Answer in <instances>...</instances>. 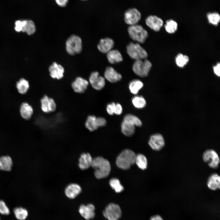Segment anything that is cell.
<instances>
[{"label": "cell", "instance_id": "3", "mask_svg": "<svg viewBox=\"0 0 220 220\" xmlns=\"http://www.w3.org/2000/svg\"><path fill=\"white\" fill-rule=\"evenodd\" d=\"M136 156L135 153L131 150L128 149L124 150L117 157L116 164L120 169H128L135 163Z\"/></svg>", "mask_w": 220, "mask_h": 220}, {"label": "cell", "instance_id": "43", "mask_svg": "<svg viewBox=\"0 0 220 220\" xmlns=\"http://www.w3.org/2000/svg\"><path fill=\"white\" fill-rule=\"evenodd\" d=\"M150 220H164L162 217L160 215H156L152 216Z\"/></svg>", "mask_w": 220, "mask_h": 220}, {"label": "cell", "instance_id": "40", "mask_svg": "<svg viewBox=\"0 0 220 220\" xmlns=\"http://www.w3.org/2000/svg\"><path fill=\"white\" fill-rule=\"evenodd\" d=\"M123 111L122 107L121 105L119 103L116 104L114 113L117 115H120Z\"/></svg>", "mask_w": 220, "mask_h": 220}, {"label": "cell", "instance_id": "41", "mask_svg": "<svg viewBox=\"0 0 220 220\" xmlns=\"http://www.w3.org/2000/svg\"><path fill=\"white\" fill-rule=\"evenodd\" d=\"M220 64L219 63H218L216 66L213 67V70L215 74L219 77L220 75Z\"/></svg>", "mask_w": 220, "mask_h": 220}, {"label": "cell", "instance_id": "42", "mask_svg": "<svg viewBox=\"0 0 220 220\" xmlns=\"http://www.w3.org/2000/svg\"><path fill=\"white\" fill-rule=\"evenodd\" d=\"M68 0H55L57 4L61 7H64L66 6Z\"/></svg>", "mask_w": 220, "mask_h": 220}, {"label": "cell", "instance_id": "39", "mask_svg": "<svg viewBox=\"0 0 220 220\" xmlns=\"http://www.w3.org/2000/svg\"><path fill=\"white\" fill-rule=\"evenodd\" d=\"M15 30L18 32L21 31L23 27L22 20L16 21L15 22Z\"/></svg>", "mask_w": 220, "mask_h": 220}, {"label": "cell", "instance_id": "26", "mask_svg": "<svg viewBox=\"0 0 220 220\" xmlns=\"http://www.w3.org/2000/svg\"><path fill=\"white\" fill-rule=\"evenodd\" d=\"M108 62L111 64H114L121 62L123 58L119 52L116 50H112L107 54Z\"/></svg>", "mask_w": 220, "mask_h": 220}, {"label": "cell", "instance_id": "34", "mask_svg": "<svg viewBox=\"0 0 220 220\" xmlns=\"http://www.w3.org/2000/svg\"><path fill=\"white\" fill-rule=\"evenodd\" d=\"M109 184L115 191L117 193L122 192L124 190V188L121 184L118 179L116 178H112L109 181Z\"/></svg>", "mask_w": 220, "mask_h": 220}, {"label": "cell", "instance_id": "6", "mask_svg": "<svg viewBox=\"0 0 220 220\" xmlns=\"http://www.w3.org/2000/svg\"><path fill=\"white\" fill-rule=\"evenodd\" d=\"M127 51L130 57L135 60L146 59L148 56L146 51L138 43L130 42L127 46Z\"/></svg>", "mask_w": 220, "mask_h": 220}, {"label": "cell", "instance_id": "12", "mask_svg": "<svg viewBox=\"0 0 220 220\" xmlns=\"http://www.w3.org/2000/svg\"><path fill=\"white\" fill-rule=\"evenodd\" d=\"M41 108L44 112L49 113L55 111L57 105L54 99L45 95L40 100Z\"/></svg>", "mask_w": 220, "mask_h": 220}, {"label": "cell", "instance_id": "23", "mask_svg": "<svg viewBox=\"0 0 220 220\" xmlns=\"http://www.w3.org/2000/svg\"><path fill=\"white\" fill-rule=\"evenodd\" d=\"M208 188L213 191L219 189L220 188V177L217 173L211 174L208 177L207 182Z\"/></svg>", "mask_w": 220, "mask_h": 220}, {"label": "cell", "instance_id": "38", "mask_svg": "<svg viewBox=\"0 0 220 220\" xmlns=\"http://www.w3.org/2000/svg\"><path fill=\"white\" fill-rule=\"evenodd\" d=\"M115 105L116 104L114 102H112L107 105L106 110L109 115H112L114 113Z\"/></svg>", "mask_w": 220, "mask_h": 220}, {"label": "cell", "instance_id": "1", "mask_svg": "<svg viewBox=\"0 0 220 220\" xmlns=\"http://www.w3.org/2000/svg\"><path fill=\"white\" fill-rule=\"evenodd\" d=\"M91 166L95 170L94 174L96 178L98 179L107 177L111 171L109 162L101 156L93 159Z\"/></svg>", "mask_w": 220, "mask_h": 220}, {"label": "cell", "instance_id": "7", "mask_svg": "<svg viewBox=\"0 0 220 220\" xmlns=\"http://www.w3.org/2000/svg\"><path fill=\"white\" fill-rule=\"evenodd\" d=\"M152 67V64L148 60H135L133 63L132 69L137 75L145 77L148 75Z\"/></svg>", "mask_w": 220, "mask_h": 220}, {"label": "cell", "instance_id": "13", "mask_svg": "<svg viewBox=\"0 0 220 220\" xmlns=\"http://www.w3.org/2000/svg\"><path fill=\"white\" fill-rule=\"evenodd\" d=\"M148 144L153 150L159 151L164 146L165 141L163 135L160 133H156L151 135L148 141Z\"/></svg>", "mask_w": 220, "mask_h": 220}, {"label": "cell", "instance_id": "4", "mask_svg": "<svg viewBox=\"0 0 220 220\" xmlns=\"http://www.w3.org/2000/svg\"><path fill=\"white\" fill-rule=\"evenodd\" d=\"M127 30L131 39L138 43H144L148 37L147 31L141 25L137 24L130 25Z\"/></svg>", "mask_w": 220, "mask_h": 220}, {"label": "cell", "instance_id": "17", "mask_svg": "<svg viewBox=\"0 0 220 220\" xmlns=\"http://www.w3.org/2000/svg\"><path fill=\"white\" fill-rule=\"evenodd\" d=\"M146 25L151 29L156 31H159L163 25L162 19L155 15H150L145 19Z\"/></svg>", "mask_w": 220, "mask_h": 220}, {"label": "cell", "instance_id": "9", "mask_svg": "<svg viewBox=\"0 0 220 220\" xmlns=\"http://www.w3.org/2000/svg\"><path fill=\"white\" fill-rule=\"evenodd\" d=\"M203 161L212 169H217L219 167L220 159L217 153L213 149H207L203 153Z\"/></svg>", "mask_w": 220, "mask_h": 220}, {"label": "cell", "instance_id": "10", "mask_svg": "<svg viewBox=\"0 0 220 220\" xmlns=\"http://www.w3.org/2000/svg\"><path fill=\"white\" fill-rule=\"evenodd\" d=\"M107 122L103 117H96L93 115L88 116L85 123L86 128L91 132L97 130L98 127L105 126Z\"/></svg>", "mask_w": 220, "mask_h": 220}, {"label": "cell", "instance_id": "8", "mask_svg": "<svg viewBox=\"0 0 220 220\" xmlns=\"http://www.w3.org/2000/svg\"><path fill=\"white\" fill-rule=\"evenodd\" d=\"M103 214L108 220H118L121 217L122 212L118 204L111 203L106 207Z\"/></svg>", "mask_w": 220, "mask_h": 220}, {"label": "cell", "instance_id": "24", "mask_svg": "<svg viewBox=\"0 0 220 220\" xmlns=\"http://www.w3.org/2000/svg\"><path fill=\"white\" fill-rule=\"evenodd\" d=\"M20 112L23 118L28 119L31 118L33 114V109L32 107L28 103L24 102L20 106Z\"/></svg>", "mask_w": 220, "mask_h": 220}, {"label": "cell", "instance_id": "32", "mask_svg": "<svg viewBox=\"0 0 220 220\" xmlns=\"http://www.w3.org/2000/svg\"><path fill=\"white\" fill-rule=\"evenodd\" d=\"M132 103L136 108L141 109L144 108L146 102L145 98L141 96H136L132 99Z\"/></svg>", "mask_w": 220, "mask_h": 220}, {"label": "cell", "instance_id": "37", "mask_svg": "<svg viewBox=\"0 0 220 220\" xmlns=\"http://www.w3.org/2000/svg\"><path fill=\"white\" fill-rule=\"evenodd\" d=\"M0 213L4 215H8L10 213L9 210L5 203L0 200Z\"/></svg>", "mask_w": 220, "mask_h": 220}, {"label": "cell", "instance_id": "33", "mask_svg": "<svg viewBox=\"0 0 220 220\" xmlns=\"http://www.w3.org/2000/svg\"><path fill=\"white\" fill-rule=\"evenodd\" d=\"M165 28L166 31L168 33L172 34L174 33L177 30L178 24L174 20L170 19L167 20L165 25Z\"/></svg>", "mask_w": 220, "mask_h": 220}, {"label": "cell", "instance_id": "35", "mask_svg": "<svg viewBox=\"0 0 220 220\" xmlns=\"http://www.w3.org/2000/svg\"><path fill=\"white\" fill-rule=\"evenodd\" d=\"M207 17L209 23L213 25L217 26L219 23L220 16L217 12L208 13L207 14Z\"/></svg>", "mask_w": 220, "mask_h": 220}, {"label": "cell", "instance_id": "31", "mask_svg": "<svg viewBox=\"0 0 220 220\" xmlns=\"http://www.w3.org/2000/svg\"><path fill=\"white\" fill-rule=\"evenodd\" d=\"M13 212L16 218L19 220H24L28 215L27 210L21 207L15 208L13 210Z\"/></svg>", "mask_w": 220, "mask_h": 220}, {"label": "cell", "instance_id": "5", "mask_svg": "<svg viewBox=\"0 0 220 220\" xmlns=\"http://www.w3.org/2000/svg\"><path fill=\"white\" fill-rule=\"evenodd\" d=\"M66 49L70 55H74L80 53L82 50V42L81 38L75 35H71L66 42Z\"/></svg>", "mask_w": 220, "mask_h": 220}, {"label": "cell", "instance_id": "21", "mask_svg": "<svg viewBox=\"0 0 220 220\" xmlns=\"http://www.w3.org/2000/svg\"><path fill=\"white\" fill-rule=\"evenodd\" d=\"M93 159L89 153L81 154L79 159L78 166L82 170L88 169L91 166Z\"/></svg>", "mask_w": 220, "mask_h": 220}, {"label": "cell", "instance_id": "11", "mask_svg": "<svg viewBox=\"0 0 220 220\" xmlns=\"http://www.w3.org/2000/svg\"><path fill=\"white\" fill-rule=\"evenodd\" d=\"M124 15L125 22L130 25L137 24L141 17L140 12L135 8L127 10L125 12Z\"/></svg>", "mask_w": 220, "mask_h": 220}, {"label": "cell", "instance_id": "22", "mask_svg": "<svg viewBox=\"0 0 220 220\" xmlns=\"http://www.w3.org/2000/svg\"><path fill=\"white\" fill-rule=\"evenodd\" d=\"M104 77L107 80L112 83L119 81L122 79L121 75L111 67H108L106 68Z\"/></svg>", "mask_w": 220, "mask_h": 220}, {"label": "cell", "instance_id": "25", "mask_svg": "<svg viewBox=\"0 0 220 220\" xmlns=\"http://www.w3.org/2000/svg\"><path fill=\"white\" fill-rule=\"evenodd\" d=\"M13 161L9 156H0V170L4 171H9L13 166Z\"/></svg>", "mask_w": 220, "mask_h": 220}, {"label": "cell", "instance_id": "19", "mask_svg": "<svg viewBox=\"0 0 220 220\" xmlns=\"http://www.w3.org/2000/svg\"><path fill=\"white\" fill-rule=\"evenodd\" d=\"M82 191V188L79 184L71 183L68 185L64 190L66 196L68 198L73 199L78 196Z\"/></svg>", "mask_w": 220, "mask_h": 220}, {"label": "cell", "instance_id": "27", "mask_svg": "<svg viewBox=\"0 0 220 220\" xmlns=\"http://www.w3.org/2000/svg\"><path fill=\"white\" fill-rule=\"evenodd\" d=\"M23 27L22 32H26L29 35L34 34L36 31V27L34 22L31 20H22Z\"/></svg>", "mask_w": 220, "mask_h": 220}, {"label": "cell", "instance_id": "29", "mask_svg": "<svg viewBox=\"0 0 220 220\" xmlns=\"http://www.w3.org/2000/svg\"><path fill=\"white\" fill-rule=\"evenodd\" d=\"M143 86V84L140 80L134 79L130 82L129 89L132 94H136Z\"/></svg>", "mask_w": 220, "mask_h": 220}, {"label": "cell", "instance_id": "28", "mask_svg": "<svg viewBox=\"0 0 220 220\" xmlns=\"http://www.w3.org/2000/svg\"><path fill=\"white\" fill-rule=\"evenodd\" d=\"M16 86L19 93L24 94L28 90L29 84L28 81L24 78H21L17 82Z\"/></svg>", "mask_w": 220, "mask_h": 220}, {"label": "cell", "instance_id": "16", "mask_svg": "<svg viewBox=\"0 0 220 220\" xmlns=\"http://www.w3.org/2000/svg\"><path fill=\"white\" fill-rule=\"evenodd\" d=\"M95 207L92 204H89L86 205L82 204L79 206V212L84 219L89 220L95 217Z\"/></svg>", "mask_w": 220, "mask_h": 220}, {"label": "cell", "instance_id": "15", "mask_svg": "<svg viewBox=\"0 0 220 220\" xmlns=\"http://www.w3.org/2000/svg\"><path fill=\"white\" fill-rule=\"evenodd\" d=\"M89 82L81 77H78L72 82V88L74 91L78 94H83L87 90Z\"/></svg>", "mask_w": 220, "mask_h": 220}, {"label": "cell", "instance_id": "20", "mask_svg": "<svg viewBox=\"0 0 220 220\" xmlns=\"http://www.w3.org/2000/svg\"><path fill=\"white\" fill-rule=\"evenodd\" d=\"M114 42L111 38H106L101 39L98 44L97 47L98 50L102 53H107L112 50L114 46Z\"/></svg>", "mask_w": 220, "mask_h": 220}, {"label": "cell", "instance_id": "18", "mask_svg": "<svg viewBox=\"0 0 220 220\" xmlns=\"http://www.w3.org/2000/svg\"><path fill=\"white\" fill-rule=\"evenodd\" d=\"M50 75L53 79L59 80L64 77V69L61 65L53 62L49 68Z\"/></svg>", "mask_w": 220, "mask_h": 220}, {"label": "cell", "instance_id": "30", "mask_svg": "<svg viewBox=\"0 0 220 220\" xmlns=\"http://www.w3.org/2000/svg\"><path fill=\"white\" fill-rule=\"evenodd\" d=\"M135 163L142 170H145L147 167V159L145 156L142 154H138L136 155Z\"/></svg>", "mask_w": 220, "mask_h": 220}, {"label": "cell", "instance_id": "2", "mask_svg": "<svg viewBox=\"0 0 220 220\" xmlns=\"http://www.w3.org/2000/svg\"><path fill=\"white\" fill-rule=\"evenodd\" d=\"M142 123L136 116L131 114H127L124 117L121 124L122 133L127 136H131L135 132V126L141 127Z\"/></svg>", "mask_w": 220, "mask_h": 220}, {"label": "cell", "instance_id": "36", "mask_svg": "<svg viewBox=\"0 0 220 220\" xmlns=\"http://www.w3.org/2000/svg\"><path fill=\"white\" fill-rule=\"evenodd\" d=\"M189 58L188 56L179 53L176 57L175 62L177 65L181 68L184 67L188 62Z\"/></svg>", "mask_w": 220, "mask_h": 220}, {"label": "cell", "instance_id": "14", "mask_svg": "<svg viewBox=\"0 0 220 220\" xmlns=\"http://www.w3.org/2000/svg\"><path fill=\"white\" fill-rule=\"evenodd\" d=\"M89 82L92 87L97 90H100L104 87L105 85V78L99 75L97 71L92 72L89 77Z\"/></svg>", "mask_w": 220, "mask_h": 220}]
</instances>
